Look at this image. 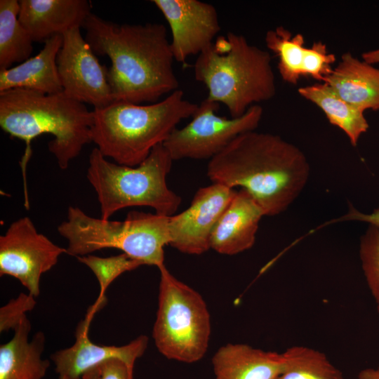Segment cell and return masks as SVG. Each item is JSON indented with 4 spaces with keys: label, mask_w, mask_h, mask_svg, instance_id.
<instances>
[{
    "label": "cell",
    "mask_w": 379,
    "mask_h": 379,
    "mask_svg": "<svg viewBox=\"0 0 379 379\" xmlns=\"http://www.w3.org/2000/svg\"><path fill=\"white\" fill-rule=\"evenodd\" d=\"M18 19L34 42L83 27L91 13L88 0H20Z\"/></svg>",
    "instance_id": "2e32d148"
},
{
    "label": "cell",
    "mask_w": 379,
    "mask_h": 379,
    "mask_svg": "<svg viewBox=\"0 0 379 379\" xmlns=\"http://www.w3.org/2000/svg\"><path fill=\"white\" fill-rule=\"evenodd\" d=\"M170 216L133 211L124 220H104L69 206L67 219L57 230L67 241V253L84 256L105 248H117L144 265H164L169 245Z\"/></svg>",
    "instance_id": "52a82bcc"
},
{
    "label": "cell",
    "mask_w": 379,
    "mask_h": 379,
    "mask_svg": "<svg viewBox=\"0 0 379 379\" xmlns=\"http://www.w3.org/2000/svg\"><path fill=\"white\" fill-rule=\"evenodd\" d=\"M265 212L245 190L237 191L222 213L211 237V248L223 255H236L250 249Z\"/></svg>",
    "instance_id": "e0dca14e"
},
{
    "label": "cell",
    "mask_w": 379,
    "mask_h": 379,
    "mask_svg": "<svg viewBox=\"0 0 379 379\" xmlns=\"http://www.w3.org/2000/svg\"><path fill=\"white\" fill-rule=\"evenodd\" d=\"M358 379H379V366L377 368H366L359 371Z\"/></svg>",
    "instance_id": "f546056e"
},
{
    "label": "cell",
    "mask_w": 379,
    "mask_h": 379,
    "mask_svg": "<svg viewBox=\"0 0 379 379\" xmlns=\"http://www.w3.org/2000/svg\"><path fill=\"white\" fill-rule=\"evenodd\" d=\"M219 107L205 98L190 122L170 134L163 145L173 161L211 159L240 134L255 131L263 114L261 105H255L241 117L227 119L216 114Z\"/></svg>",
    "instance_id": "9c48e42d"
},
{
    "label": "cell",
    "mask_w": 379,
    "mask_h": 379,
    "mask_svg": "<svg viewBox=\"0 0 379 379\" xmlns=\"http://www.w3.org/2000/svg\"><path fill=\"white\" fill-rule=\"evenodd\" d=\"M93 110L63 91L46 94L24 88L0 93V126L11 137L25 143L20 161L25 206H29L26 170L32 156L31 144L42 134H51L48 149L60 168H68L84 146L92 142Z\"/></svg>",
    "instance_id": "3957f363"
},
{
    "label": "cell",
    "mask_w": 379,
    "mask_h": 379,
    "mask_svg": "<svg viewBox=\"0 0 379 379\" xmlns=\"http://www.w3.org/2000/svg\"><path fill=\"white\" fill-rule=\"evenodd\" d=\"M152 338L159 352L184 363L201 360L207 352L211 317L206 302L194 288L176 279L163 265Z\"/></svg>",
    "instance_id": "ba28073f"
},
{
    "label": "cell",
    "mask_w": 379,
    "mask_h": 379,
    "mask_svg": "<svg viewBox=\"0 0 379 379\" xmlns=\"http://www.w3.org/2000/svg\"><path fill=\"white\" fill-rule=\"evenodd\" d=\"M267 48L278 58V71L286 83L297 84L302 77L323 83L331 74L335 55L328 52L326 44L315 41L305 46L302 34H293L283 26L268 30L265 37Z\"/></svg>",
    "instance_id": "9a60e30c"
},
{
    "label": "cell",
    "mask_w": 379,
    "mask_h": 379,
    "mask_svg": "<svg viewBox=\"0 0 379 379\" xmlns=\"http://www.w3.org/2000/svg\"><path fill=\"white\" fill-rule=\"evenodd\" d=\"M99 379H132L126 364L121 359L112 358L98 365Z\"/></svg>",
    "instance_id": "83f0119b"
},
{
    "label": "cell",
    "mask_w": 379,
    "mask_h": 379,
    "mask_svg": "<svg viewBox=\"0 0 379 379\" xmlns=\"http://www.w3.org/2000/svg\"><path fill=\"white\" fill-rule=\"evenodd\" d=\"M283 371L277 379H344L322 352L305 346H292L284 352Z\"/></svg>",
    "instance_id": "cb8c5ba5"
},
{
    "label": "cell",
    "mask_w": 379,
    "mask_h": 379,
    "mask_svg": "<svg viewBox=\"0 0 379 379\" xmlns=\"http://www.w3.org/2000/svg\"><path fill=\"white\" fill-rule=\"evenodd\" d=\"M100 371L98 366H95L88 371H86L83 375L81 379H99Z\"/></svg>",
    "instance_id": "1f68e13d"
},
{
    "label": "cell",
    "mask_w": 379,
    "mask_h": 379,
    "mask_svg": "<svg viewBox=\"0 0 379 379\" xmlns=\"http://www.w3.org/2000/svg\"><path fill=\"white\" fill-rule=\"evenodd\" d=\"M67 249L58 246L37 231L25 216L13 222L0 236V276H11L36 298L40 279L52 269Z\"/></svg>",
    "instance_id": "30bf717a"
},
{
    "label": "cell",
    "mask_w": 379,
    "mask_h": 379,
    "mask_svg": "<svg viewBox=\"0 0 379 379\" xmlns=\"http://www.w3.org/2000/svg\"><path fill=\"white\" fill-rule=\"evenodd\" d=\"M359 256L369 291L379 305V227L369 225L361 236Z\"/></svg>",
    "instance_id": "484cf974"
},
{
    "label": "cell",
    "mask_w": 379,
    "mask_h": 379,
    "mask_svg": "<svg viewBox=\"0 0 379 379\" xmlns=\"http://www.w3.org/2000/svg\"><path fill=\"white\" fill-rule=\"evenodd\" d=\"M343 220L361 221L379 227V208L371 213H364L354 208L352 206H350L348 212L335 221Z\"/></svg>",
    "instance_id": "f1b7e54d"
},
{
    "label": "cell",
    "mask_w": 379,
    "mask_h": 379,
    "mask_svg": "<svg viewBox=\"0 0 379 379\" xmlns=\"http://www.w3.org/2000/svg\"><path fill=\"white\" fill-rule=\"evenodd\" d=\"M361 58L364 61L371 65L379 63V48L363 53Z\"/></svg>",
    "instance_id": "4dcf8cb0"
},
{
    "label": "cell",
    "mask_w": 379,
    "mask_h": 379,
    "mask_svg": "<svg viewBox=\"0 0 379 379\" xmlns=\"http://www.w3.org/2000/svg\"><path fill=\"white\" fill-rule=\"evenodd\" d=\"M164 15L171 32L175 60L199 55L211 46L220 31L215 7L199 0H152Z\"/></svg>",
    "instance_id": "4fadbf2b"
},
{
    "label": "cell",
    "mask_w": 379,
    "mask_h": 379,
    "mask_svg": "<svg viewBox=\"0 0 379 379\" xmlns=\"http://www.w3.org/2000/svg\"><path fill=\"white\" fill-rule=\"evenodd\" d=\"M31 323L26 317L13 329V338L0 346V379H43L50 366L41 357L45 346L42 331L29 341Z\"/></svg>",
    "instance_id": "44dd1931"
},
{
    "label": "cell",
    "mask_w": 379,
    "mask_h": 379,
    "mask_svg": "<svg viewBox=\"0 0 379 379\" xmlns=\"http://www.w3.org/2000/svg\"><path fill=\"white\" fill-rule=\"evenodd\" d=\"M83 28L93 53L111 60L107 78L114 100L155 103L179 89L164 25L118 24L91 13Z\"/></svg>",
    "instance_id": "6da1fadb"
},
{
    "label": "cell",
    "mask_w": 379,
    "mask_h": 379,
    "mask_svg": "<svg viewBox=\"0 0 379 379\" xmlns=\"http://www.w3.org/2000/svg\"><path fill=\"white\" fill-rule=\"evenodd\" d=\"M93 319V317L86 314L85 318L77 326L74 343L51 355L58 379H81L82 375L89 369L112 358L122 360L128 367L131 378L133 379L135 362L144 354L148 338L140 335L122 346L95 344L88 335Z\"/></svg>",
    "instance_id": "5bb4252c"
},
{
    "label": "cell",
    "mask_w": 379,
    "mask_h": 379,
    "mask_svg": "<svg viewBox=\"0 0 379 379\" xmlns=\"http://www.w3.org/2000/svg\"><path fill=\"white\" fill-rule=\"evenodd\" d=\"M298 92L319 107L328 121L346 134L352 145L356 146L361 135L367 131L368 124L364 112L342 99L327 84L305 86Z\"/></svg>",
    "instance_id": "7402d4cb"
},
{
    "label": "cell",
    "mask_w": 379,
    "mask_h": 379,
    "mask_svg": "<svg viewBox=\"0 0 379 379\" xmlns=\"http://www.w3.org/2000/svg\"><path fill=\"white\" fill-rule=\"evenodd\" d=\"M377 310H378V313H379V305L377 306Z\"/></svg>",
    "instance_id": "d6a6232c"
},
{
    "label": "cell",
    "mask_w": 379,
    "mask_h": 379,
    "mask_svg": "<svg viewBox=\"0 0 379 379\" xmlns=\"http://www.w3.org/2000/svg\"><path fill=\"white\" fill-rule=\"evenodd\" d=\"M236 192L218 183L199 188L186 210L169 217V245L190 255L209 250L213 230Z\"/></svg>",
    "instance_id": "7c38bea8"
},
{
    "label": "cell",
    "mask_w": 379,
    "mask_h": 379,
    "mask_svg": "<svg viewBox=\"0 0 379 379\" xmlns=\"http://www.w3.org/2000/svg\"><path fill=\"white\" fill-rule=\"evenodd\" d=\"M107 159L95 147L89 155L86 175L96 192L101 218L109 220L118 211L133 206L150 207L159 215H173L181 198L167 185L173 160L163 144L154 147L136 166Z\"/></svg>",
    "instance_id": "8992f818"
},
{
    "label": "cell",
    "mask_w": 379,
    "mask_h": 379,
    "mask_svg": "<svg viewBox=\"0 0 379 379\" xmlns=\"http://www.w3.org/2000/svg\"><path fill=\"white\" fill-rule=\"evenodd\" d=\"M215 379H277L283 352L265 351L244 343H227L212 358Z\"/></svg>",
    "instance_id": "ac0fdd59"
},
{
    "label": "cell",
    "mask_w": 379,
    "mask_h": 379,
    "mask_svg": "<svg viewBox=\"0 0 379 379\" xmlns=\"http://www.w3.org/2000/svg\"><path fill=\"white\" fill-rule=\"evenodd\" d=\"M198 105L185 99L180 89L147 105L114 100L93 109L91 140L106 158L136 166L164 142L182 119L192 117Z\"/></svg>",
    "instance_id": "277c9868"
},
{
    "label": "cell",
    "mask_w": 379,
    "mask_h": 379,
    "mask_svg": "<svg viewBox=\"0 0 379 379\" xmlns=\"http://www.w3.org/2000/svg\"><path fill=\"white\" fill-rule=\"evenodd\" d=\"M80 29L74 28L62 34L56 58L62 91L93 109L102 108L114 101L108 82V68L99 62Z\"/></svg>",
    "instance_id": "8fae6325"
},
{
    "label": "cell",
    "mask_w": 379,
    "mask_h": 379,
    "mask_svg": "<svg viewBox=\"0 0 379 379\" xmlns=\"http://www.w3.org/2000/svg\"><path fill=\"white\" fill-rule=\"evenodd\" d=\"M18 0L0 1V70L21 63L33 51V40L20 23Z\"/></svg>",
    "instance_id": "603a6c76"
},
{
    "label": "cell",
    "mask_w": 379,
    "mask_h": 379,
    "mask_svg": "<svg viewBox=\"0 0 379 379\" xmlns=\"http://www.w3.org/2000/svg\"><path fill=\"white\" fill-rule=\"evenodd\" d=\"M77 258L93 272L99 283L100 293L95 303L87 311L93 317L106 304L105 293L109 285L124 272L135 270L143 265L140 261L131 258L124 253L105 258L89 254L78 256Z\"/></svg>",
    "instance_id": "d4e9b609"
},
{
    "label": "cell",
    "mask_w": 379,
    "mask_h": 379,
    "mask_svg": "<svg viewBox=\"0 0 379 379\" xmlns=\"http://www.w3.org/2000/svg\"><path fill=\"white\" fill-rule=\"evenodd\" d=\"M310 171L309 162L297 146L255 130L236 137L207 166L213 183L246 190L269 216L284 212L297 199Z\"/></svg>",
    "instance_id": "7a4b0ae2"
},
{
    "label": "cell",
    "mask_w": 379,
    "mask_h": 379,
    "mask_svg": "<svg viewBox=\"0 0 379 379\" xmlns=\"http://www.w3.org/2000/svg\"><path fill=\"white\" fill-rule=\"evenodd\" d=\"M62 44V35L56 34L44 42L35 56L11 68L0 70V93L24 88L46 94L62 91L56 58Z\"/></svg>",
    "instance_id": "ffe728a7"
},
{
    "label": "cell",
    "mask_w": 379,
    "mask_h": 379,
    "mask_svg": "<svg viewBox=\"0 0 379 379\" xmlns=\"http://www.w3.org/2000/svg\"><path fill=\"white\" fill-rule=\"evenodd\" d=\"M194 75L207 88V98L223 104L232 118L277 93L270 53L232 32L218 36L198 55Z\"/></svg>",
    "instance_id": "5b68a950"
},
{
    "label": "cell",
    "mask_w": 379,
    "mask_h": 379,
    "mask_svg": "<svg viewBox=\"0 0 379 379\" xmlns=\"http://www.w3.org/2000/svg\"><path fill=\"white\" fill-rule=\"evenodd\" d=\"M36 304L35 297L29 293H21L17 298L11 299L0 308V332L14 329Z\"/></svg>",
    "instance_id": "4316f807"
},
{
    "label": "cell",
    "mask_w": 379,
    "mask_h": 379,
    "mask_svg": "<svg viewBox=\"0 0 379 379\" xmlns=\"http://www.w3.org/2000/svg\"><path fill=\"white\" fill-rule=\"evenodd\" d=\"M323 83L342 99L365 112L379 110V69L345 53Z\"/></svg>",
    "instance_id": "d6986e66"
}]
</instances>
